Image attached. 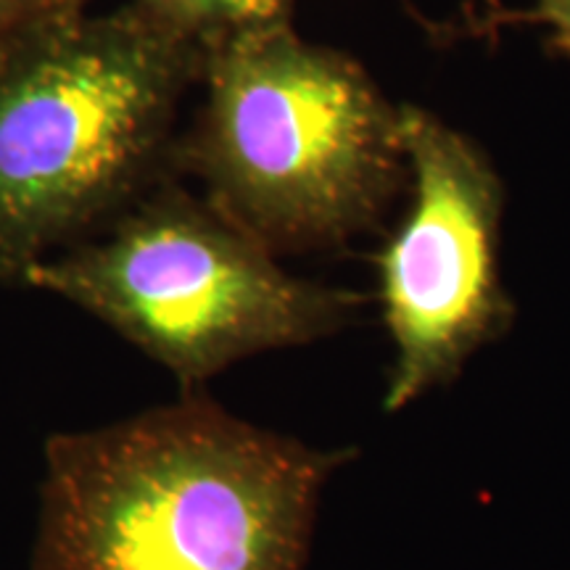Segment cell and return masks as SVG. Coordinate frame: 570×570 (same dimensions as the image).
<instances>
[{
  "label": "cell",
  "mask_w": 570,
  "mask_h": 570,
  "mask_svg": "<svg viewBox=\"0 0 570 570\" xmlns=\"http://www.w3.org/2000/svg\"><path fill=\"white\" fill-rule=\"evenodd\" d=\"M354 449H315L204 391L42 449L32 570H304Z\"/></svg>",
  "instance_id": "1"
},
{
  "label": "cell",
  "mask_w": 570,
  "mask_h": 570,
  "mask_svg": "<svg viewBox=\"0 0 570 570\" xmlns=\"http://www.w3.org/2000/svg\"><path fill=\"white\" fill-rule=\"evenodd\" d=\"M24 285L61 296L169 370L180 394L246 356L344 331L360 298L294 277L206 198L156 185Z\"/></svg>",
  "instance_id": "4"
},
{
  "label": "cell",
  "mask_w": 570,
  "mask_h": 570,
  "mask_svg": "<svg viewBox=\"0 0 570 570\" xmlns=\"http://www.w3.org/2000/svg\"><path fill=\"white\" fill-rule=\"evenodd\" d=\"M204 53L130 3L82 13L0 71V281L24 285L164 183Z\"/></svg>",
  "instance_id": "3"
},
{
  "label": "cell",
  "mask_w": 570,
  "mask_h": 570,
  "mask_svg": "<svg viewBox=\"0 0 570 570\" xmlns=\"http://www.w3.org/2000/svg\"><path fill=\"white\" fill-rule=\"evenodd\" d=\"M402 135L412 204L377 256L383 320L396 348L386 412L452 383L512 323L499 277L504 188L487 154L415 106H402Z\"/></svg>",
  "instance_id": "5"
},
{
  "label": "cell",
  "mask_w": 570,
  "mask_h": 570,
  "mask_svg": "<svg viewBox=\"0 0 570 570\" xmlns=\"http://www.w3.org/2000/svg\"><path fill=\"white\" fill-rule=\"evenodd\" d=\"M525 19L544 27L554 51L570 59V0H533Z\"/></svg>",
  "instance_id": "8"
},
{
  "label": "cell",
  "mask_w": 570,
  "mask_h": 570,
  "mask_svg": "<svg viewBox=\"0 0 570 570\" xmlns=\"http://www.w3.org/2000/svg\"><path fill=\"white\" fill-rule=\"evenodd\" d=\"M198 82L204 106L175 167L275 256L346 244L410 180L402 106L288 17L214 42Z\"/></svg>",
  "instance_id": "2"
},
{
  "label": "cell",
  "mask_w": 570,
  "mask_h": 570,
  "mask_svg": "<svg viewBox=\"0 0 570 570\" xmlns=\"http://www.w3.org/2000/svg\"><path fill=\"white\" fill-rule=\"evenodd\" d=\"M85 9L88 0H0V71L88 13Z\"/></svg>",
  "instance_id": "7"
},
{
  "label": "cell",
  "mask_w": 570,
  "mask_h": 570,
  "mask_svg": "<svg viewBox=\"0 0 570 570\" xmlns=\"http://www.w3.org/2000/svg\"><path fill=\"white\" fill-rule=\"evenodd\" d=\"M159 24L209 51L235 32L288 17V0H132Z\"/></svg>",
  "instance_id": "6"
}]
</instances>
